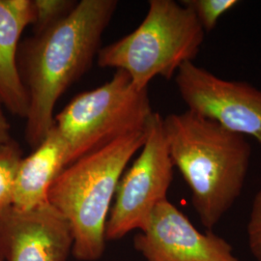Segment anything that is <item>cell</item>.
I'll use <instances>...</instances> for the list:
<instances>
[{
    "label": "cell",
    "instance_id": "8fae6325",
    "mask_svg": "<svg viewBox=\"0 0 261 261\" xmlns=\"http://www.w3.org/2000/svg\"><path fill=\"white\" fill-rule=\"evenodd\" d=\"M66 167L68 148L54 125L33 152L20 161L13 207L19 211H30L48 203V190Z\"/></svg>",
    "mask_w": 261,
    "mask_h": 261
},
{
    "label": "cell",
    "instance_id": "277c9868",
    "mask_svg": "<svg viewBox=\"0 0 261 261\" xmlns=\"http://www.w3.org/2000/svg\"><path fill=\"white\" fill-rule=\"evenodd\" d=\"M205 32L194 12L173 0H150L145 18L128 35L101 47L98 65L126 72L136 88L147 89L162 76L170 80L181 66L194 62Z\"/></svg>",
    "mask_w": 261,
    "mask_h": 261
},
{
    "label": "cell",
    "instance_id": "e0dca14e",
    "mask_svg": "<svg viewBox=\"0 0 261 261\" xmlns=\"http://www.w3.org/2000/svg\"><path fill=\"white\" fill-rule=\"evenodd\" d=\"M0 261H3V259H2V257H1V256H0Z\"/></svg>",
    "mask_w": 261,
    "mask_h": 261
},
{
    "label": "cell",
    "instance_id": "5bb4252c",
    "mask_svg": "<svg viewBox=\"0 0 261 261\" xmlns=\"http://www.w3.org/2000/svg\"><path fill=\"white\" fill-rule=\"evenodd\" d=\"M76 3L77 1L73 0H33L34 34L64 19L75 8Z\"/></svg>",
    "mask_w": 261,
    "mask_h": 261
},
{
    "label": "cell",
    "instance_id": "5b68a950",
    "mask_svg": "<svg viewBox=\"0 0 261 261\" xmlns=\"http://www.w3.org/2000/svg\"><path fill=\"white\" fill-rule=\"evenodd\" d=\"M154 112L148 90L135 87L116 70L111 81L79 94L55 116V127L68 148V166L114 140L144 130Z\"/></svg>",
    "mask_w": 261,
    "mask_h": 261
},
{
    "label": "cell",
    "instance_id": "3957f363",
    "mask_svg": "<svg viewBox=\"0 0 261 261\" xmlns=\"http://www.w3.org/2000/svg\"><path fill=\"white\" fill-rule=\"evenodd\" d=\"M146 130L123 136L76 160L49 188L48 203L70 225L76 259L95 261L103 255L112 199L124 169L145 142Z\"/></svg>",
    "mask_w": 261,
    "mask_h": 261
},
{
    "label": "cell",
    "instance_id": "4fadbf2b",
    "mask_svg": "<svg viewBox=\"0 0 261 261\" xmlns=\"http://www.w3.org/2000/svg\"><path fill=\"white\" fill-rule=\"evenodd\" d=\"M184 5L192 10L205 33L217 28L220 19L238 5L237 0H185Z\"/></svg>",
    "mask_w": 261,
    "mask_h": 261
},
{
    "label": "cell",
    "instance_id": "30bf717a",
    "mask_svg": "<svg viewBox=\"0 0 261 261\" xmlns=\"http://www.w3.org/2000/svg\"><path fill=\"white\" fill-rule=\"evenodd\" d=\"M34 21L33 0H0V103L27 117L28 97L19 72L20 37Z\"/></svg>",
    "mask_w": 261,
    "mask_h": 261
},
{
    "label": "cell",
    "instance_id": "9a60e30c",
    "mask_svg": "<svg viewBox=\"0 0 261 261\" xmlns=\"http://www.w3.org/2000/svg\"><path fill=\"white\" fill-rule=\"evenodd\" d=\"M247 235L252 255L256 260L261 261V189L252 199Z\"/></svg>",
    "mask_w": 261,
    "mask_h": 261
},
{
    "label": "cell",
    "instance_id": "ba28073f",
    "mask_svg": "<svg viewBox=\"0 0 261 261\" xmlns=\"http://www.w3.org/2000/svg\"><path fill=\"white\" fill-rule=\"evenodd\" d=\"M134 244L146 261H240L225 239L200 232L168 199L156 206Z\"/></svg>",
    "mask_w": 261,
    "mask_h": 261
},
{
    "label": "cell",
    "instance_id": "52a82bcc",
    "mask_svg": "<svg viewBox=\"0 0 261 261\" xmlns=\"http://www.w3.org/2000/svg\"><path fill=\"white\" fill-rule=\"evenodd\" d=\"M174 80L187 110L226 130L253 138L261 146L260 88L222 79L194 62L181 66Z\"/></svg>",
    "mask_w": 261,
    "mask_h": 261
},
{
    "label": "cell",
    "instance_id": "7a4b0ae2",
    "mask_svg": "<svg viewBox=\"0 0 261 261\" xmlns=\"http://www.w3.org/2000/svg\"><path fill=\"white\" fill-rule=\"evenodd\" d=\"M163 124L173 166L200 223L212 231L241 196L252 147L245 137L189 110L168 114Z\"/></svg>",
    "mask_w": 261,
    "mask_h": 261
},
{
    "label": "cell",
    "instance_id": "9c48e42d",
    "mask_svg": "<svg viewBox=\"0 0 261 261\" xmlns=\"http://www.w3.org/2000/svg\"><path fill=\"white\" fill-rule=\"evenodd\" d=\"M73 234L49 203L30 211L11 206L0 214V256L6 261H67Z\"/></svg>",
    "mask_w": 261,
    "mask_h": 261
},
{
    "label": "cell",
    "instance_id": "6da1fadb",
    "mask_svg": "<svg viewBox=\"0 0 261 261\" xmlns=\"http://www.w3.org/2000/svg\"><path fill=\"white\" fill-rule=\"evenodd\" d=\"M116 0H82L64 19L19 44V72L28 97L25 140L35 149L55 125V108L90 68Z\"/></svg>",
    "mask_w": 261,
    "mask_h": 261
},
{
    "label": "cell",
    "instance_id": "8992f818",
    "mask_svg": "<svg viewBox=\"0 0 261 261\" xmlns=\"http://www.w3.org/2000/svg\"><path fill=\"white\" fill-rule=\"evenodd\" d=\"M162 115L154 112L140 155L122 176L106 225V239H121L145 227L156 206L168 199L173 179V163L168 152Z\"/></svg>",
    "mask_w": 261,
    "mask_h": 261
},
{
    "label": "cell",
    "instance_id": "2e32d148",
    "mask_svg": "<svg viewBox=\"0 0 261 261\" xmlns=\"http://www.w3.org/2000/svg\"><path fill=\"white\" fill-rule=\"evenodd\" d=\"M12 140L10 137V125L3 111H2V105L0 103V145L4 144Z\"/></svg>",
    "mask_w": 261,
    "mask_h": 261
},
{
    "label": "cell",
    "instance_id": "7c38bea8",
    "mask_svg": "<svg viewBox=\"0 0 261 261\" xmlns=\"http://www.w3.org/2000/svg\"><path fill=\"white\" fill-rule=\"evenodd\" d=\"M21 150L14 140L0 145V214L13 206Z\"/></svg>",
    "mask_w": 261,
    "mask_h": 261
}]
</instances>
